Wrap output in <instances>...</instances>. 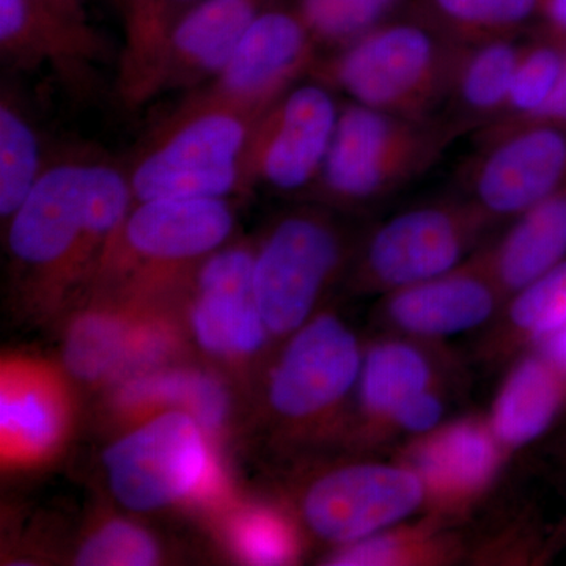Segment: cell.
Instances as JSON below:
<instances>
[{
	"mask_svg": "<svg viewBox=\"0 0 566 566\" xmlns=\"http://www.w3.org/2000/svg\"><path fill=\"white\" fill-rule=\"evenodd\" d=\"M159 549L144 528L126 521H112L81 547L76 564L82 566H148L158 562Z\"/></svg>",
	"mask_w": 566,
	"mask_h": 566,
	"instance_id": "33",
	"label": "cell"
},
{
	"mask_svg": "<svg viewBox=\"0 0 566 566\" xmlns=\"http://www.w3.org/2000/svg\"><path fill=\"white\" fill-rule=\"evenodd\" d=\"M534 348L539 349L547 359L557 365L566 375V324L556 333L551 334L545 340L539 342Z\"/></svg>",
	"mask_w": 566,
	"mask_h": 566,
	"instance_id": "38",
	"label": "cell"
},
{
	"mask_svg": "<svg viewBox=\"0 0 566 566\" xmlns=\"http://www.w3.org/2000/svg\"><path fill=\"white\" fill-rule=\"evenodd\" d=\"M50 159L31 112L18 93L2 85L0 95V216L9 222L25 202Z\"/></svg>",
	"mask_w": 566,
	"mask_h": 566,
	"instance_id": "26",
	"label": "cell"
},
{
	"mask_svg": "<svg viewBox=\"0 0 566 566\" xmlns=\"http://www.w3.org/2000/svg\"><path fill=\"white\" fill-rule=\"evenodd\" d=\"M534 123H553V125H566V57L564 69H562V74L560 77H558L556 88H554L553 95L549 96V99H547L545 106L536 112L534 117L528 118L526 122L517 123V125L513 126L534 125ZM509 128H512V126H509ZM495 132H501V129H495Z\"/></svg>",
	"mask_w": 566,
	"mask_h": 566,
	"instance_id": "37",
	"label": "cell"
},
{
	"mask_svg": "<svg viewBox=\"0 0 566 566\" xmlns=\"http://www.w3.org/2000/svg\"><path fill=\"white\" fill-rule=\"evenodd\" d=\"M411 0H289L322 54L340 50L400 17Z\"/></svg>",
	"mask_w": 566,
	"mask_h": 566,
	"instance_id": "30",
	"label": "cell"
},
{
	"mask_svg": "<svg viewBox=\"0 0 566 566\" xmlns=\"http://www.w3.org/2000/svg\"><path fill=\"white\" fill-rule=\"evenodd\" d=\"M458 136L442 118L417 120L345 103L314 191L334 207L381 202L428 172Z\"/></svg>",
	"mask_w": 566,
	"mask_h": 566,
	"instance_id": "4",
	"label": "cell"
},
{
	"mask_svg": "<svg viewBox=\"0 0 566 566\" xmlns=\"http://www.w3.org/2000/svg\"><path fill=\"white\" fill-rule=\"evenodd\" d=\"M450 386L431 387L408 398L387 423L386 447L398 439L411 441L441 427L449 415Z\"/></svg>",
	"mask_w": 566,
	"mask_h": 566,
	"instance_id": "35",
	"label": "cell"
},
{
	"mask_svg": "<svg viewBox=\"0 0 566 566\" xmlns=\"http://www.w3.org/2000/svg\"><path fill=\"white\" fill-rule=\"evenodd\" d=\"M264 114L191 91L125 167L134 202L229 199L249 191L248 153Z\"/></svg>",
	"mask_w": 566,
	"mask_h": 566,
	"instance_id": "2",
	"label": "cell"
},
{
	"mask_svg": "<svg viewBox=\"0 0 566 566\" xmlns=\"http://www.w3.org/2000/svg\"><path fill=\"white\" fill-rule=\"evenodd\" d=\"M365 348L334 314L308 319L279 357L270 378L271 409L292 427L323 422L356 395Z\"/></svg>",
	"mask_w": 566,
	"mask_h": 566,
	"instance_id": "11",
	"label": "cell"
},
{
	"mask_svg": "<svg viewBox=\"0 0 566 566\" xmlns=\"http://www.w3.org/2000/svg\"><path fill=\"white\" fill-rule=\"evenodd\" d=\"M523 41L502 39L457 48L441 118L458 134L479 133L504 109Z\"/></svg>",
	"mask_w": 566,
	"mask_h": 566,
	"instance_id": "21",
	"label": "cell"
},
{
	"mask_svg": "<svg viewBox=\"0 0 566 566\" xmlns=\"http://www.w3.org/2000/svg\"><path fill=\"white\" fill-rule=\"evenodd\" d=\"M483 259L506 300L566 259V182L491 238Z\"/></svg>",
	"mask_w": 566,
	"mask_h": 566,
	"instance_id": "20",
	"label": "cell"
},
{
	"mask_svg": "<svg viewBox=\"0 0 566 566\" xmlns=\"http://www.w3.org/2000/svg\"><path fill=\"white\" fill-rule=\"evenodd\" d=\"M497 227L463 193L397 212L357 243L349 266L354 286L382 296L449 273Z\"/></svg>",
	"mask_w": 566,
	"mask_h": 566,
	"instance_id": "5",
	"label": "cell"
},
{
	"mask_svg": "<svg viewBox=\"0 0 566 566\" xmlns=\"http://www.w3.org/2000/svg\"><path fill=\"white\" fill-rule=\"evenodd\" d=\"M107 7L112 11L118 14L120 21L125 20L126 13H128L129 6H132L133 0H103Z\"/></svg>",
	"mask_w": 566,
	"mask_h": 566,
	"instance_id": "40",
	"label": "cell"
},
{
	"mask_svg": "<svg viewBox=\"0 0 566 566\" xmlns=\"http://www.w3.org/2000/svg\"><path fill=\"white\" fill-rule=\"evenodd\" d=\"M200 0H133L122 21L115 92L129 109L147 104L148 84L175 25Z\"/></svg>",
	"mask_w": 566,
	"mask_h": 566,
	"instance_id": "24",
	"label": "cell"
},
{
	"mask_svg": "<svg viewBox=\"0 0 566 566\" xmlns=\"http://www.w3.org/2000/svg\"><path fill=\"white\" fill-rule=\"evenodd\" d=\"M565 534H566V527H565Z\"/></svg>",
	"mask_w": 566,
	"mask_h": 566,
	"instance_id": "42",
	"label": "cell"
},
{
	"mask_svg": "<svg viewBox=\"0 0 566 566\" xmlns=\"http://www.w3.org/2000/svg\"><path fill=\"white\" fill-rule=\"evenodd\" d=\"M565 453H566V446H565Z\"/></svg>",
	"mask_w": 566,
	"mask_h": 566,
	"instance_id": "41",
	"label": "cell"
},
{
	"mask_svg": "<svg viewBox=\"0 0 566 566\" xmlns=\"http://www.w3.org/2000/svg\"><path fill=\"white\" fill-rule=\"evenodd\" d=\"M289 0H200L175 25L150 84L147 103L164 92L192 91L222 69L263 13Z\"/></svg>",
	"mask_w": 566,
	"mask_h": 566,
	"instance_id": "18",
	"label": "cell"
},
{
	"mask_svg": "<svg viewBox=\"0 0 566 566\" xmlns=\"http://www.w3.org/2000/svg\"><path fill=\"white\" fill-rule=\"evenodd\" d=\"M420 476L400 460H357L314 476L301 495L305 526L340 547L422 515Z\"/></svg>",
	"mask_w": 566,
	"mask_h": 566,
	"instance_id": "7",
	"label": "cell"
},
{
	"mask_svg": "<svg viewBox=\"0 0 566 566\" xmlns=\"http://www.w3.org/2000/svg\"><path fill=\"white\" fill-rule=\"evenodd\" d=\"M416 517L352 545L335 547L324 565L436 566L457 564L469 556L468 543L455 524L428 513Z\"/></svg>",
	"mask_w": 566,
	"mask_h": 566,
	"instance_id": "23",
	"label": "cell"
},
{
	"mask_svg": "<svg viewBox=\"0 0 566 566\" xmlns=\"http://www.w3.org/2000/svg\"><path fill=\"white\" fill-rule=\"evenodd\" d=\"M205 428L169 411L123 436L104 453L112 493L136 512H153L196 493L208 479Z\"/></svg>",
	"mask_w": 566,
	"mask_h": 566,
	"instance_id": "10",
	"label": "cell"
},
{
	"mask_svg": "<svg viewBox=\"0 0 566 566\" xmlns=\"http://www.w3.org/2000/svg\"><path fill=\"white\" fill-rule=\"evenodd\" d=\"M539 33L566 44V0H536Z\"/></svg>",
	"mask_w": 566,
	"mask_h": 566,
	"instance_id": "36",
	"label": "cell"
},
{
	"mask_svg": "<svg viewBox=\"0 0 566 566\" xmlns=\"http://www.w3.org/2000/svg\"><path fill=\"white\" fill-rule=\"evenodd\" d=\"M319 57L307 25L289 2L279 3L253 22L222 69L192 91L266 114L290 88L311 77Z\"/></svg>",
	"mask_w": 566,
	"mask_h": 566,
	"instance_id": "14",
	"label": "cell"
},
{
	"mask_svg": "<svg viewBox=\"0 0 566 566\" xmlns=\"http://www.w3.org/2000/svg\"><path fill=\"white\" fill-rule=\"evenodd\" d=\"M340 111L337 93L314 77L290 88L253 129L248 153L251 188L314 191Z\"/></svg>",
	"mask_w": 566,
	"mask_h": 566,
	"instance_id": "12",
	"label": "cell"
},
{
	"mask_svg": "<svg viewBox=\"0 0 566 566\" xmlns=\"http://www.w3.org/2000/svg\"><path fill=\"white\" fill-rule=\"evenodd\" d=\"M565 57L566 44L543 33L538 32L534 39L523 41L504 109L493 125L475 134L509 128L534 117L553 95Z\"/></svg>",
	"mask_w": 566,
	"mask_h": 566,
	"instance_id": "31",
	"label": "cell"
},
{
	"mask_svg": "<svg viewBox=\"0 0 566 566\" xmlns=\"http://www.w3.org/2000/svg\"><path fill=\"white\" fill-rule=\"evenodd\" d=\"M457 44L409 14L378 25L318 59L311 77L349 103L433 120L441 118Z\"/></svg>",
	"mask_w": 566,
	"mask_h": 566,
	"instance_id": "3",
	"label": "cell"
},
{
	"mask_svg": "<svg viewBox=\"0 0 566 566\" xmlns=\"http://www.w3.org/2000/svg\"><path fill=\"white\" fill-rule=\"evenodd\" d=\"M566 324V259L506 300L479 344L480 359L501 364Z\"/></svg>",
	"mask_w": 566,
	"mask_h": 566,
	"instance_id": "22",
	"label": "cell"
},
{
	"mask_svg": "<svg viewBox=\"0 0 566 566\" xmlns=\"http://www.w3.org/2000/svg\"><path fill=\"white\" fill-rule=\"evenodd\" d=\"M405 14L463 46L521 39L527 25L536 21V0H411Z\"/></svg>",
	"mask_w": 566,
	"mask_h": 566,
	"instance_id": "25",
	"label": "cell"
},
{
	"mask_svg": "<svg viewBox=\"0 0 566 566\" xmlns=\"http://www.w3.org/2000/svg\"><path fill=\"white\" fill-rule=\"evenodd\" d=\"M234 222L229 199L134 202L98 271L133 274L140 285L169 277L219 251L232 237Z\"/></svg>",
	"mask_w": 566,
	"mask_h": 566,
	"instance_id": "8",
	"label": "cell"
},
{
	"mask_svg": "<svg viewBox=\"0 0 566 566\" xmlns=\"http://www.w3.org/2000/svg\"><path fill=\"white\" fill-rule=\"evenodd\" d=\"M565 408L566 375L532 348L513 359L486 417L510 457L543 438Z\"/></svg>",
	"mask_w": 566,
	"mask_h": 566,
	"instance_id": "19",
	"label": "cell"
},
{
	"mask_svg": "<svg viewBox=\"0 0 566 566\" xmlns=\"http://www.w3.org/2000/svg\"><path fill=\"white\" fill-rule=\"evenodd\" d=\"M455 368L442 342L382 334L367 345L354 395L365 444L386 447V428L395 411L423 390L452 385Z\"/></svg>",
	"mask_w": 566,
	"mask_h": 566,
	"instance_id": "17",
	"label": "cell"
},
{
	"mask_svg": "<svg viewBox=\"0 0 566 566\" xmlns=\"http://www.w3.org/2000/svg\"><path fill=\"white\" fill-rule=\"evenodd\" d=\"M356 248L319 208H297L279 219L253 268V300L270 334L292 335L314 318L331 283L352 266Z\"/></svg>",
	"mask_w": 566,
	"mask_h": 566,
	"instance_id": "6",
	"label": "cell"
},
{
	"mask_svg": "<svg viewBox=\"0 0 566 566\" xmlns=\"http://www.w3.org/2000/svg\"><path fill=\"white\" fill-rule=\"evenodd\" d=\"M505 303V293L479 249L449 273L382 294L375 318L382 334L442 342L483 329Z\"/></svg>",
	"mask_w": 566,
	"mask_h": 566,
	"instance_id": "15",
	"label": "cell"
},
{
	"mask_svg": "<svg viewBox=\"0 0 566 566\" xmlns=\"http://www.w3.org/2000/svg\"><path fill=\"white\" fill-rule=\"evenodd\" d=\"M39 2L69 20L92 22L87 0H39Z\"/></svg>",
	"mask_w": 566,
	"mask_h": 566,
	"instance_id": "39",
	"label": "cell"
},
{
	"mask_svg": "<svg viewBox=\"0 0 566 566\" xmlns=\"http://www.w3.org/2000/svg\"><path fill=\"white\" fill-rule=\"evenodd\" d=\"M63 424L57 395L43 382L9 378L0 394V430L7 446L40 453L57 442Z\"/></svg>",
	"mask_w": 566,
	"mask_h": 566,
	"instance_id": "28",
	"label": "cell"
},
{
	"mask_svg": "<svg viewBox=\"0 0 566 566\" xmlns=\"http://www.w3.org/2000/svg\"><path fill=\"white\" fill-rule=\"evenodd\" d=\"M566 182V125L534 123L476 134L461 192L495 223H509Z\"/></svg>",
	"mask_w": 566,
	"mask_h": 566,
	"instance_id": "9",
	"label": "cell"
},
{
	"mask_svg": "<svg viewBox=\"0 0 566 566\" xmlns=\"http://www.w3.org/2000/svg\"><path fill=\"white\" fill-rule=\"evenodd\" d=\"M395 458L422 480L423 513L455 524L486 497L509 453L486 416L469 415L398 446Z\"/></svg>",
	"mask_w": 566,
	"mask_h": 566,
	"instance_id": "13",
	"label": "cell"
},
{
	"mask_svg": "<svg viewBox=\"0 0 566 566\" xmlns=\"http://www.w3.org/2000/svg\"><path fill=\"white\" fill-rule=\"evenodd\" d=\"M0 57L6 69H50L70 91L87 95L96 69L111 57L92 22L69 20L39 0H0Z\"/></svg>",
	"mask_w": 566,
	"mask_h": 566,
	"instance_id": "16",
	"label": "cell"
},
{
	"mask_svg": "<svg viewBox=\"0 0 566 566\" xmlns=\"http://www.w3.org/2000/svg\"><path fill=\"white\" fill-rule=\"evenodd\" d=\"M191 322L197 342L222 356L256 353L270 334L253 296L240 294L199 292Z\"/></svg>",
	"mask_w": 566,
	"mask_h": 566,
	"instance_id": "27",
	"label": "cell"
},
{
	"mask_svg": "<svg viewBox=\"0 0 566 566\" xmlns=\"http://www.w3.org/2000/svg\"><path fill=\"white\" fill-rule=\"evenodd\" d=\"M128 349V331L120 316L92 312L71 326L65 363L82 381H96L122 363Z\"/></svg>",
	"mask_w": 566,
	"mask_h": 566,
	"instance_id": "32",
	"label": "cell"
},
{
	"mask_svg": "<svg viewBox=\"0 0 566 566\" xmlns=\"http://www.w3.org/2000/svg\"><path fill=\"white\" fill-rule=\"evenodd\" d=\"M133 205L125 167L106 156L52 158L7 222L11 259L46 289L69 285L99 270Z\"/></svg>",
	"mask_w": 566,
	"mask_h": 566,
	"instance_id": "1",
	"label": "cell"
},
{
	"mask_svg": "<svg viewBox=\"0 0 566 566\" xmlns=\"http://www.w3.org/2000/svg\"><path fill=\"white\" fill-rule=\"evenodd\" d=\"M126 406L167 405L188 412L205 430L221 427L229 398L218 379L200 371H163L140 376L122 390Z\"/></svg>",
	"mask_w": 566,
	"mask_h": 566,
	"instance_id": "29",
	"label": "cell"
},
{
	"mask_svg": "<svg viewBox=\"0 0 566 566\" xmlns=\"http://www.w3.org/2000/svg\"><path fill=\"white\" fill-rule=\"evenodd\" d=\"M238 545L253 564L282 565L297 554L293 527L274 513H253L238 528Z\"/></svg>",
	"mask_w": 566,
	"mask_h": 566,
	"instance_id": "34",
	"label": "cell"
}]
</instances>
